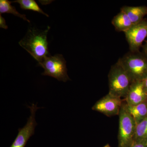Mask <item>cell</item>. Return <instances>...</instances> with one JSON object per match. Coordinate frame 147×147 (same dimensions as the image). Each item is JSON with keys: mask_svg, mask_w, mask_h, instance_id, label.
I'll list each match as a JSON object with an SVG mask.
<instances>
[{"mask_svg": "<svg viewBox=\"0 0 147 147\" xmlns=\"http://www.w3.org/2000/svg\"><path fill=\"white\" fill-rule=\"evenodd\" d=\"M143 47V53L147 58V39L145 42V44L142 46Z\"/></svg>", "mask_w": 147, "mask_h": 147, "instance_id": "cell-18", "label": "cell"}, {"mask_svg": "<svg viewBox=\"0 0 147 147\" xmlns=\"http://www.w3.org/2000/svg\"><path fill=\"white\" fill-rule=\"evenodd\" d=\"M118 147H128L134 142L136 122L129 113L126 102L123 100L119 113Z\"/></svg>", "mask_w": 147, "mask_h": 147, "instance_id": "cell-4", "label": "cell"}, {"mask_svg": "<svg viewBox=\"0 0 147 147\" xmlns=\"http://www.w3.org/2000/svg\"><path fill=\"white\" fill-rule=\"evenodd\" d=\"M132 81H142L147 76V58L143 53L130 52L119 60Z\"/></svg>", "mask_w": 147, "mask_h": 147, "instance_id": "cell-3", "label": "cell"}, {"mask_svg": "<svg viewBox=\"0 0 147 147\" xmlns=\"http://www.w3.org/2000/svg\"><path fill=\"white\" fill-rule=\"evenodd\" d=\"M126 107L129 113L133 117L137 124L147 117V101L135 105L126 104Z\"/></svg>", "mask_w": 147, "mask_h": 147, "instance_id": "cell-12", "label": "cell"}, {"mask_svg": "<svg viewBox=\"0 0 147 147\" xmlns=\"http://www.w3.org/2000/svg\"><path fill=\"white\" fill-rule=\"evenodd\" d=\"M30 111V115L28 119L26 124L23 128H19L18 134L12 144L9 147H25L30 137L34 133L35 128L37 125L36 121L35 113L39 109L36 104H32L28 106Z\"/></svg>", "mask_w": 147, "mask_h": 147, "instance_id": "cell-8", "label": "cell"}, {"mask_svg": "<svg viewBox=\"0 0 147 147\" xmlns=\"http://www.w3.org/2000/svg\"><path fill=\"white\" fill-rule=\"evenodd\" d=\"M123 100L108 93L97 101L92 107V110L110 117L119 115Z\"/></svg>", "mask_w": 147, "mask_h": 147, "instance_id": "cell-7", "label": "cell"}, {"mask_svg": "<svg viewBox=\"0 0 147 147\" xmlns=\"http://www.w3.org/2000/svg\"><path fill=\"white\" fill-rule=\"evenodd\" d=\"M12 2L18 3L21 8L24 10L33 11L49 17V15L42 11L34 0H16Z\"/></svg>", "mask_w": 147, "mask_h": 147, "instance_id": "cell-14", "label": "cell"}, {"mask_svg": "<svg viewBox=\"0 0 147 147\" xmlns=\"http://www.w3.org/2000/svg\"><path fill=\"white\" fill-rule=\"evenodd\" d=\"M112 23L117 31L124 32L134 26L128 16L121 10L113 18Z\"/></svg>", "mask_w": 147, "mask_h": 147, "instance_id": "cell-11", "label": "cell"}, {"mask_svg": "<svg viewBox=\"0 0 147 147\" xmlns=\"http://www.w3.org/2000/svg\"><path fill=\"white\" fill-rule=\"evenodd\" d=\"M0 28L4 29L8 28V27L6 24L5 19L1 16V14L0 15Z\"/></svg>", "mask_w": 147, "mask_h": 147, "instance_id": "cell-17", "label": "cell"}, {"mask_svg": "<svg viewBox=\"0 0 147 147\" xmlns=\"http://www.w3.org/2000/svg\"><path fill=\"white\" fill-rule=\"evenodd\" d=\"M108 93L124 99L133 81L118 60L111 67L108 74Z\"/></svg>", "mask_w": 147, "mask_h": 147, "instance_id": "cell-2", "label": "cell"}, {"mask_svg": "<svg viewBox=\"0 0 147 147\" xmlns=\"http://www.w3.org/2000/svg\"><path fill=\"white\" fill-rule=\"evenodd\" d=\"M38 65L44 69L42 75L51 76L65 82L70 80L67 74L66 62L62 55H49L38 63Z\"/></svg>", "mask_w": 147, "mask_h": 147, "instance_id": "cell-5", "label": "cell"}, {"mask_svg": "<svg viewBox=\"0 0 147 147\" xmlns=\"http://www.w3.org/2000/svg\"><path fill=\"white\" fill-rule=\"evenodd\" d=\"M121 10L126 13L134 25L143 21L144 17L147 15V7L146 6H125L121 8Z\"/></svg>", "mask_w": 147, "mask_h": 147, "instance_id": "cell-10", "label": "cell"}, {"mask_svg": "<svg viewBox=\"0 0 147 147\" xmlns=\"http://www.w3.org/2000/svg\"><path fill=\"white\" fill-rule=\"evenodd\" d=\"M147 139V117L137 124L134 141Z\"/></svg>", "mask_w": 147, "mask_h": 147, "instance_id": "cell-15", "label": "cell"}, {"mask_svg": "<svg viewBox=\"0 0 147 147\" xmlns=\"http://www.w3.org/2000/svg\"><path fill=\"white\" fill-rule=\"evenodd\" d=\"M50 29L49 26L44 30L30 28L24 38L19 42V45L26 50L38 63L50 55L47 41V35Z\"/></svg>", "mask_w": 147, "mask_h": 147, "instance_id": "cell-1", "label": "cell"}, {"mask_svg": "<svg viewBox=\"0 0 147 147\" xmlns=\"http://www.w3.org/2000/svg\"><path fill=\"white\" fill-rule=\"evenodd\" d=\"M123 100L129 105H137L147 101V93L143 80L132 82L126 97Z\"/></svg>", "mask_w": 147, "mask_h": 147, "instance_id": "cell-9", "label": "cell"}, {"mask_svg": "<svg viewBox=\"0 0 147 147\" xmlns=\"http://www.w3.org/2000/svg\"><path fill=\"white\" fill-rule=\"evenodd\" d=\"M103 147H110V145H109V144H106V145H105V146H104Z\"/></svg>", "mask_w": 147, "mask_h": 147, "instance_id": "cell-20", "label": "cell"}, {"mask_svg": "<svg viewBox=\"0 0 147 147\" xmlns=\"http://www.w3.org/2000/svg\"><path fill=\"white\" fill-rule=\"evenodd\" d=\"M144 86L147 93V76L143 80Z\"/></svg>", "mask_w": 147, "mask_h": 147, "instance_id": "cell-19", "label": "cell"}, {"mask_svg": "<svg viewBox=\"0 0 147 147\" xmlns=\"http://www.w3.org/2000/svg\"><path fill=\"white\" fill-rule=\"evenodd\" d=\"M128 147H147V139L139 141H134Z\"/></svg>", "mask_w": 147, "mask_h": 147, "instance_id": "cell-16", "label": "cell"}, {"mask_svg": "<svg viewBox=\"0 0 147 147\" xmlns=\"http://www.w3.org/2000/svg\"><path fill=\"white\" fill-rule=\"evenodd\" d=\"M12 2L9 1L8 0H1L0 1V13H11L14 16H18L22 18L25 21L30 23V20L27 18L25 14H22L19 13L16 10L15 7L11 5Z\"/></svg>", "mask_w": 147, "mask_h": 147, "instance_id": "cell-13", "label": "cell"}, {"mask_svg": "<svg viewBox=\"0 0 147 147\" xmlns=\"http://www.w3.org/2000/svg\"><path fill=\"white\" fill-rule=\"evenodd\" d=\"M124 33L131 52H139L142 43L147 37V19L132 26Z\"/></svg>", "mask_w": 147, "mask_h": 147, "instance_id": "cell-6", "label": "cell"}]
</instances>
